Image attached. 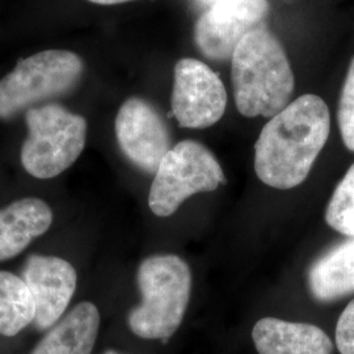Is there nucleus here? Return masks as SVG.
I'll use <instances>...</instances> for the list:
<instances>
[{
	"label": "nucleus",
	"mask_w": 354,
	"mask_h": 354,
	"mask_svg": "<svg viewBox=\"0 0 354 354\" xmlns=\"http://www.w3.org/2000/svg\"><path fill=\"white\" fill-rule=\"evenodd\" d=\"M26 121L28 137L20 159L26 172L36 178L61 175L84 150L87 121L64 106H33L26 111Z\"/></svg>",
	"instance_id": "4"
},
{
	"label": "nucleus",
	"mask_w": 354,
	"mask_h": 354,
	"mask_svg": "<svg viewBox=\"0 0 354 354\" xmlns=\"http://www.w3.org/2000/svg\"><path fill=\"white\" fill-rule=\"evenodd\" d=\"M308 288L324 304L354 292V236L317 259L308 270Z\"/></svg>",
	"instance_id": "14"
},
{
	"label": "nucleus",
	"mask_w": 354,
	"mask_h": 354,
	"mask_svg": "<svg viewBox=\"0 0 354 354\" xmlns=\"http://www.w3.org/2000/svg\"><path fill=\"white\" fill-rule=\"evenodd\" d=\"M100 328V313L91 302L76 304L59 319L30 354H91Z\"/></svg>",
	"instance_id": "13"
},
{
	"label": "nucleus",
	"mask_w": 354,
	"mask_h": 354,
	"mask_svg": "<svg viewBox=\"0 0 354 354\" xmlns=\"http://www.w3.org/2000/svg\"><path fill=\"white\" fill-rule=\"evenodd\" d=\"M234 99L244 117H274L290 104L295 87L289 58L279 38L257 28L231 57Z\"/></svg>",
	"instance_id": "2"
},
{
	"label": "nucleus",
	"mask_w": 354,
	"mask_h": 354,
	"mask_svg": "<svg viewBox=\"0 0 354 354\" xmlns=\"http://www.w3.org/2000/svg\"><path fill=\"white\" fill-rule=\"evenodd\" d=\"M104 354H118V353H115V352H106V353H104Z\"/></svg>",
	"instance_id": "21"
},
{
	"label": "nucleus",
	"mask_w": 354,
	"mask_h": 354,
	"mask_svg": "<svg viewBox=\"0 0 354 354\" xmlns=\"http://www.w3.org/2000/svg\"><path fill=\"white\" fill-rule=\"evenodd\" d=\"M36 306L24 279L0 270V335L13 337L35 322Z\"/></svg>",
	"instance_id": "15"
},
{
	"label": "nucleus",
	"mask_w": 354,
	"mask_h": 354,
	"mask_svg": "<svg viewBox=\"0 0 354 354\" xmlns=\"http://www.w3.org/2000/svg\"><path fill=\"white\" fill-rule=\"evenodd\" d=\"M336 345L342 354H354V299L345 307L336 326Z\"/></svg>",
	"instance_id": "18"
},
{
	"label": "nucleus",
	"mask_w": 354,
	"mask_h": 354,
	"mask_svg": "<svg viewBox=\"0 0 354 354\" xmlns=\"http://www.w3.org/2000/svg\"><path fill=\"white\" fill-rule=\"evenodd\" d=\"M137 281L142 302L129 313V328L140 339L167 342L189 304V266L176 254L150 256L138 268Z\"/></svg>",
	"instance_id": "3"
},
{
	"label": "nucleus",
	"mask_w": 354,
	"mask_h": 354,
	"mask_svg": "<svg viewBox=\"0 0 354 354\" xmlns=\"http://www.w3.org/2000/svg\"><path fill=\"white\" fill-rule=\"evenodd\" d=\"M337 121L345 147L349 151L354 152V57L351 61L342 86L337 109Z\"/></svg>",
	"instance_id": "17"
},
{
	"label": "nucleus",
	"mask_w": 354,
	"mask_h": 354,
	"mask_svg": "<svg viewBox=\"0 0 354 354\" xmlns=\"http://www.w3.org/2000/svg\"><path fill=\"white\" fill-rule=\"evenodd\" d=\"M330 114L326 102L307 93L270 118L254 143V172L272 188L292 189L308 176L326 146Z\"/></svg>",
	"instance_id": "1"
},
{
	"label": "nucleus",
	"mask_w": 354,
	"mask_h": 354,
	"mask_svg": "<svg viewBox=\"0 0 354 354\" xmlns=\"http://www.w3.org/2000/svg\"><path fill=\"white\" fill-rule=\"evenodd\" d=\"M259 354H332L333 344L322 328L279 317H263L252 329Z\"/></svg>",
	"instance_id": "11"
},
{
	"label": "nucleus",
	"mask_w": 354,
	"mask_h": 354,
	"mask_svg": "<svg viewBox=\"0 0 354 354\" xmlns=\"http://www.w3.org/2000/svg\"><path fill=\"white\" fill-rule=\"evenodd\" d=\"M196 1H197L200 6L209 8V7H212L214 3H216L218 0H196Z\"/></svg>",
	"instance_id": "20"
},
{
	"label": "nucleus",
	"mask_w": 354,
	"mask_h": 354,
	"mask_svg": "<svg viewBox=\"0 0 354 354\" xmlns=\"http://www.w3.org/2000/svg\"><path fill=\"white\" fill-rule=\"evenodd\" d=\"M114 130L121 151L146 174L155 175L167 152L172 149L163 117L151 102L140 97H130L121 105Z\"/></svg>",
	"instance_id": "9"
},
{
	"label": "nucleus",
	"mask_w": 354,
	"mask_h": 354,
	"mask_svg": "<svg viewBox=\"0 0 354 354\" xmlns=\"http://www.w3.org/2000/svg\"><path fill=\"white\" fill-rule=\"evenodd\" d=\"M88 1L95 4H102V6H113V4H121V3H127L133 0H88Z\"/></svg>",
	"instance_id": "19"
},
{
	"label": "nucleus",
	"mask_w": 354,
	"mask_h": 354,
	"mask_svg": "<svg viewBox=\"0 0 354 354\" xmlns=\"http://www.w3.org/2000/svg\"><path fill=\"white\" fill-rule=\"evenodd\" d=\"M268 13L269 0H218L196 23V45L209 59H230L243 38L260 28Z\"/></svg>",
	"instance_id": "8"
},
{
	"label": "nucleus",
	"mask_w": 354,
	"mask_h": 354,
	"mask_svg": "<svg viewBox=\"0 0 354 354\" xmlns=\"http://www.w3.org/2000/svg\"><path fill=\"white\" fill-rule=\"evenodd\" d=\"M21 279L36 306L35 326L42 330L51 328L64 317L75 292V268L57 256L33 254L26 260Z\"/></svg>",
	"instance_id": "10"
},
{
	"label": "nucleus",
	"mask_w": 354,
	"mask_h": 354,
	"mask_svg": "<svg viewBox=\"0 0 354 354\" xmlns=\"http://www.w3.org/2000/svg\"><path fill=\"white\" fill-rule=\"evenodd\" d=\"M83 73L84 64L73 51H39L19 61L0 80V118H12L38 102L68 93Z\"/></svg>",
	"instance_id": "5"
},
{
	"label": "nucleus",
	"mask_w": 354,
	"mask_h": 354,
	"mask_svg": "<svg viewBox=\"0 0 354 354\" xmlns=\"http://www.w3.org/2000/svg\"><path fill=\"white\" fill-rule=\"evenodd\" d=\"M326 222L342 235L354 236V165L346 171L329 200Z\"/></svg>",
	"instance_id": "16"
},
{
	"label": "nucleus",
	"mask_w": 354,
	"mask_h": 354,
	"mask_svg": "<svg viewBox=\"0 0 354 354\" xmlns=\"http://www.w3.org/2000/svg\"><path fill=\"white\" fill-rule=\"evenodd\" d=\"M226 184L214 153L203 143L183 140L167 152L152 181L149 206L158 216L175 214L187 198Z\"/></svg>",
	"instance_id": "6"
},
{
	"label": "nucleus",
	"mask_w": 354,
	"mask_h": 354,
	"mask_svg": "<svg viewBox=\"0 0 354 354\" xmlns=\"http://www.w3.org/2000/svg\"><path fill=\"white\" fill-rule=\"evenodd\" d=\"M227 92L209 66L194 58H183L175 66L171 115L187 129H206L225 114Z\"/></svg>",
	"instance_id": "7"
},
{
	"label": "nucleus",
	"mask_w": 354,
	"mask_h": 354,
	"mask_svg": "<svg viewBox=\"0 0 354 354\" xmlns=\"http://www.w3.org/2000/svg\"><path fill=\"white\" fill-rule=\"evenodd\" d=\"M53 223V212L45 201L28 197L0 209V261L10 260Z\"/></svg>",
	"instance_id": "12"
}]
</instances>
